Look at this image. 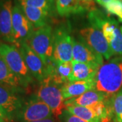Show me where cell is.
Returning a JSON list of instances; mask_svg holds the SVG:
<instances>
[{"instance_id": "1", "label": "cell", "mask_w": 122, "mask_h": 122, "mask_svg": "<svg viewBox=\"0 0 122 122\" xmlns=\"http://www.w3.org/2000/svg\"><path fill=\"white\" fill-rule=\"evenodd\" d=\"M96 89L112 96L122 88V55L103 63L95 76Z\"/></svg>"}, {"instance_id": "2", "label": "cell", "mask_w": 122, "mask_h": 122, "mask_svg": "<svg viewBox=\"0 0 122 122\" xmlns=\"http://www.w3.org/2000/svg\"><path fill=\"white\" fill-rule=\"evenodd\" d=\"M0 55L17 76L24 89L28 88L34 83L35 79L28 69L16 45L0 41Z\"/></svg>"}, {"instance_id": "3", "label": "cell", "mask_w": 122, "mask_h": 122, "mask_svg": "<svg viewBox=\"0 0 122 122\" xmlns=\"http://www.w3.org/2000/svg\"><path fill=\"white\" fill-rule=\"evenodd\" d=\"M62 86L54 81L50 76L39 82V87L34 96L45 102L52 111L54 116L59 118L66 109Z\"/></svg>"}, {"instance_id": "4", "label": "cell", "mask_w": 122, "mask_h": 122, "mask_svg": "<svg viewBox=\"0 0 122 122\" xmlns=\"http://www.w3.org/2000/svg\"><path fill=\"white\" fill-rule=\"evenodd\" d=\"M28 44L41 57L47 67L54 62L53 30L49 24L35 30Z\"/></svg>"}, {"instance_id": "5", "label": "cell", "mask_w": 122, "mask_h": 122, "mask_svg": "<svg viewBox=\"0 0 122 122\" xmlns=\"http://www.w3.org/2000/svg\"><path fill=\"white\" fill-rule=\"evenodd\" d=\"M53 58L56 62L73 60V37L70 35L69 25L66 24L53 30Z\"/></svg>"}, {"instance_id": "6", "label": "cell", "mask_w": 122, "mask_h": 122, "mask_svg": "<svg viewBox=\"0 0 122 122\" xmlns=\"http://www.w3.org/2000/svg\"><path fill=\"white\" fill-rule=\"evenodd\" d=\"M54 116L52 110L45 102L34 95L25 100L20 111L14 118V122H29L41 120Z\"/></svg>"}, {"instance_id": "7", "label": "cell", "mask_w": 122, "mask_h": 122, "mask_svg": "<svg viewBox=\"0 0 122 122\" xmlns=\"http://www.w3.org/2000/svg\"><path fill=\"white\" fill-rule=\"evenodd\" d=\"M17 92L0 84V111L8 122H12L25 100Z\"/></svg>"}, {"instance_id": "8", "label": "cell", "mask_w": 122, "mask_h": 122, "mask_svg": "<svg viewBox=\"0 0 122 122\" xmlns=\"http://www.w3.org/2000/svg\"><path fill=\"white\" fill-rule=\"evenodd\" d=\"M12 29L14 44L17 46L27 43L35 29L17 3H15L12 10Z\"/></svg>"}, {"instance_id": "9", "label": "cell", "mask_w": 122, "mask_h": 122, "mask_svg": "<svg viewBox=\"0 0 122 122\" xmlns=\"http://www.w3.org/2000/svg\"><path fill=\"white\" fill-rule=\"evenodd\" d=\"M79 34L95 52L102 55L105 59L109 60L114 56L109 42L98 28L92 25L85 27L80 30Z\"/></svg>"}, {"instance_id": "10", "label": "cell", "mask_w": 122, "mask_h": 122, "mask_svg": "<svg viewBox=\"0 0 122 122\" xmlns=\"http://www.w3.org/2000/svg\"><path fill=\"white\" fill-rule=\"evenodd\" d=\"M28 69L35 79L41 82L48 76V69L41 57L30 48L28 43H22L18 46Z\"/></svg>"}, {"instance_id": "11", "label": "cell", "mask_w": 122, "mask_h": 122, "mask_svg": "<svg viewBox=\"0 0 122 122\" xmlns=\"http://www.w3.org/2000/svg\"><path fill=\"white\" fill-rule=\"evenodd\" d=\"M104 58L95 52L81 37L79 39L73 37V60L99 68L104 63Z\"/></svg>"}, {"instance_id": "12", "label": "cell", "mask_w": 122, "mask_h": 122, "mask_svg": "<svg viewBox=\"0 0 122 122\" xmlns=\"http://www.w3.org/2000/svg\"><path fill=\"white\" fill-rule=\"evenodd\" d=\"M12 0H0V39L4 42L14 44L12 29Z\"/></svg>"}, {"instance_id": "13", "label": "cell", "mask_w": 122, "mask_h": 122, "mask_svg": "<svg viewBox=\"0 0 122 122\" xmlns=\"http://www.w3.org/2000/svg\"><path fill=\"white\" fill-rule=\"evenodd\" d=\"M48 76L54 81L62 86L64 84L69 82L70 77L73 71L72 61L56 62L54 61L48 66Z\"/></svg>"}, {"instance_id": "14", "label": "cell", "mask_w": 122, "mask_h": 122, "mask_svg": "<svg viewBox=\"0 0 122 122\" xmlns=\"http://www.w3.org/2000/svg\"><path fill=\"white\" fill-rule=\"evenodd\" d=\"M95 81H74L64 84L62 87V94L65 100L75 98L81 95L86 92L95 89Z\"/></svg>"}, {"instance_id": "15", "label": "cell", "mask_w": 122, "mask_h": 122, "mask_svg": "<svg viewBox=\"0 0 122 122\" xmlns=\"http://www.w3.org/2000/svg\"><path fill=\"white\" fill-rule=\"evenodd\" d=\"M109 96L97 90L96 88L86 92L81 95L73 98L71 99L65 100V104L66 106L69 105H77L81 107H91L96 103L105 100Z\"/></svg>"}, {"instance_id": "16", "label": "cell", "mask_w": 122, "mask_h": 122, "mask_svg": "<svg viewBox=\"0 0 122 122\" xmlns=\"http://www.w3.org/2000/svg\"><path fill=\"white\" fill-rule=\"evenodd\" d=\"M0 84L12 89L20 94H23L22 87L17 76L10 69L6 62L0 55Z\"/></svg>"}, {"instance_id": "17", "label": "cell", "mask_w": 122, "mask_h": 122, "mask_svg": "<svg viewBox=\"0 0 122 122\" xmlns=\"http://www.w3.org/2000/svg\"><path fill=\"white\" fill-rule=\"evenodd\" d=\"M73 71L70 77L69 81H88L95 79L98 68L88 64L72 61Z\"/></svg>"}, {"instance_id": "18", "label": "cell", "mask_w": 122, "mask_h": 122, "mask_svg": "<svg viewBox=\"0 0 122 122\" xmlns=\"http://www.w3.org/2000/svg\"><path fill=\"white\" fill-rule=\"evenodd\" d=\"M20 8L35 29L48 25V21L52 16V14L42 9L29 6H20Z\"/></svg>"}, {"instance_id": "19", "label": "cell", "mask_w": 122, "mask_h": 122, "mask_svg": "<svg viewBox=\"0 0 122 122\" xmlns=\"http://www.w3.org/2000/svg\"><path fill=\"white\" fill-rule=\"evenodd\" d=\"M58 14L62 17L83 13L88 10L77 0H55Z\"/></svg>"}, {"instance_id": "20", "label": "cell", "mask_w": 122, "mask_h": 122, "mask_svg": "<svg viewBox=\"0 0 122 122\" xmlns=\"http://www.w3.org/2000/svg\"><path fill=\"white\" fill-rule=\"evenodd\" d=\"M66 109L74 115L88 122H102L99 118L96 116L94 111L86 107H81L77 105L66 106Z\"/></svg>"}, {"instance_id": "21", "label": "cell", "mask_w": 122, "mask_h": 122, "mask_svg": "<svg viewBox=\"0 0 122 122\" xmlns=\"http://www.w3.org/2000/svg\"><path fill=\"white\" fill-rule=\"evenodd\" d=\"M20 6H29L46 10L52 14L56 11L55 0H17Z\"/></svg>"}, {"instance_id": "22", "label": "cell", "mask_w": 122, "mask_h": 122, "mask_svg": "<svg viewBox=\"0 0 122 122\" xmlns=\"http://www.w3.org/2000/svg\"><path fill=\"white\" fill-rule=\"evenodd\" d=\"M111 117L114 122H122V88L111 98Z\"/></svg>"}, {"instance_id": "23", "label": "cell", "mask_w": 122, "mask_h": 122, "mask_svg": "<svg viewBox=\"0 0 122 122\" xmlns=\"http://www.w3.org/2000/svg\"><path fill=\"white\" fill-rule=\"evenodd\" d=\"M110 14L120 17L122 15V0H112L103 7Z\"/></svg>"}, {"instance_id": "24", "label": "cell", "mask_w": 122, "mask_h": 122, "mask_svg": "<svg viewBox=\"0 0 122 122\" xmlns=\"http://www.w3.org/2000/svg\"><path fill=\"white\" fill-rule=\"evenodd\" d=\"M62 122H88L83 120L81 118L74 115L73 114L70 113L66 109H65L59 117Z\"/></svg>"}, {"instance_id": "25", "label": "cell", "mask_w": 122, "mask_h": 122, "mask_svg": "<svg viewBox=\"0 0 122 122\" xmlns=\"http://www.w3.org/2000/svg\"><path fill=\"white\" fill-rule=\"evenodd\" d=\"M80 4L83 5L87 10H90V11L94 10V0H77Z\"/></svg>"}, {"instance_id": "26", "label": "cell", "mask_w": 122, "mask_h": 122, "mask_svg": "<svg viewBox=\"0 0 122 122\" xmlns=\"http://www.w3.org/2000/svg\"><path fill=\"white\" fill-rule=\"evenodd\" d=\"M61 122V121L59 118H57L55 116H53L52 117L44 119H41V120H38V121H34V122Z\"/></svg>"}, {"instance_id": "27", "label": "cell", "mask_w": 122, "mask_h": 122, "mask_svg": "<svg viewBox=\"0 0 122 122\" xmlns=\"http://www.w3.org/2000/svg\"><path fill=\"white\" fill-rule=\"evenodd\" d=\"M112 1V0H96V2L98 4H99L100 5H102V7H104L105 5L107 4V3H109V1Z\"/></svg>"}, {"instance_id": "28", "label": "cell", "mask_w": 122, "mask_h": 122, "mask_svg": "<svg viewBox=\"0 0 122 122\" xmlns=\"http://www.w3.org/2000/svg\"><path fill=\"white\" fill-rule=\"evenodd\" d=\"M0 116H1V117L2 118H4L5 120V121H7V122H8V120H7V119H6V117H5V116L4 115V114L3 113H2V112L1 111H0Z\"/></svg>"}, {"instance_id": "29", "label": "cell", "mask_w": 122, "mask_h": 122, "mask_svg": "<svg viewBox=\"0 0 122 122\" xmlns=\"http://www.w3.org/2000/svg\"><path fill=\"white\" fill-rule=\"evenodd\" d=\"M102 122H110V119L109 118H107V119H105L104 120H102Z\"/></svg>"}, {"instance_id": "30", "label": "cell", "mask_w": 122, "mask_h": 122, "mask_svg": "<svg viewBox=\"0 0 122 122\" xmlns=\"http://www.w3.org/2000/svg\"><path fill=\"white\" fill-rule=\"evenodd\" d=\"M0 122H8L7 121H5L4 118H2L1 116H0Z\"/></svg>"}, {"instance_id": "31", "label": "cell", "mask_w": 122, "mask_h": 122, "mask_svg": "<svg viewBox=\"0 0 122 122\" xmlns=\"http://www.w3.org/2000/svg\"><path fill=\"white\" fill-rule=\"evenodd\" d=\"M119 20H122V15L120 17H119Z\"/></svg>"}, {"instance_id": "32", "label": "cell", "mask_w": 122, "mask_h": 122, "mask_svg": "<svg viewBox=\"0 0 122 122\" xmlns=\"http://www.w3.org/2000/svg\"><path fill=\"white\" fill-rule=\"evenodd\" d=\"M121 29V31H122V27H121V29Z\"/></svg>"}, {"instance_id": "33", "label": "cell", "mask_w": 122, "mask_h": 122, "mask_svg": "<svg viewBox=\"0 0 122 122\" xmlns=\"http://www.w3.org/2000/svg\"><path fill=\"white\" fill-rule=\"evenodd\" d=\"M119 21H121V22H122V20H119Z\"/></svg>"}]
</instances>
